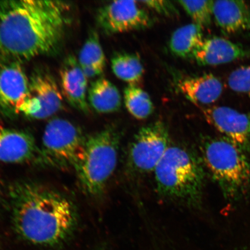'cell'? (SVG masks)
Segmentation results:
<instances>
[{"label":"cell","mask_w":250,"mask_h":250,"mask_svg":"<svg viewBox=\"0 0 250 250\" xmlns=\"http://www.w3.org/2000/svg\"><path fill=\"white\" fill-rule=\"evenodd\" d=\"M250 51L240 43L219 37L203 40L192 59L200 65H217L247 57Z\"/></svg>","instance_id":"obj_14"},{"label":"cell","mask_w":250,"mask_h":250,"mask_svg":"<svg viewBox=\"0 0 250 250\" xmlns=\"http://www.w3.org/2000/svg\"><path fill=\"white\" fill-rule=\"evenodd\" d=\"M121 133L109 125L86 138L83 152L75 168L81 187L86 195L102 194L116 168Z\"/></svg>","instance_id":"obj_5"},{"label":"cell","mask_w":250,"mask_h":250,"mask_svg":"<svg viewBox=\"0 0 250 250\" xmlns=\"http://www.w3.org/2000/svg\"><path fill=\"white\" fill-rule=\"evenodd\" d=\"M177 85L180 92L197 105L212 104L220 98L223 90L221 81L212 74L186 77Z\"/></svg>","instance_id":"obj_16"},{"label":"cell","mask_w":250,"mask_h":250,"mask_svg":"<svg viewBox=\"0 0 250 250\" xmlns=\"http://www.w3.org/2000/svg\"><path fill=\"white\" fill-rule=\"evenodd\" d=\"M78 62L87 78L101 76L105 67V57L99 34L95 30L89 34L81 48Z\"/></svg>","instance_id":"obj_18"},{"label":"cell","mask_w":250,"mask_h":250,"mask_svg":"<svg viewBox=\"0 0 250 250\" xmlns=\"http://www.w3.org/2000/svg\"><path fill=\"white\" fill-rule=\"evenodd\" d=\"M29 79L21 64H0V109L6 114L17 115L29 89Z\"/></svg>","instance_id":"obj_11"},{"label":"cell","mask_w":250,"mask_h":250,"mask_svg":"<svg viewBox=\"0 0 250 250\" xmlns=\"http://www.w3.org/2000/svg\"><path fill=\"white\" fill-rule=\"evenodd\" d=\"M9 195L12 226L24 241L56 246L76 229V206L60 192L42 184L21 181L11 187Z\"/></svg>","instance_id":"obj_2"},{"label":"cell","mask_w":250,"mask_h":250,"mask_svg":"<svg viewBox=\"0 0 250 250\" xmlns=\"http://www.w3.org/2000/svg\"><path fill=\"white\" fill-rule=\"evenodd\" d=\"M181 7L192 19L193 23L203 28L207 27L211 23L213 17L214 1H179Z\"/></svg>","instance_id":"obj_22"},{"label":"cell","mask_w":250,"mask_h":250,"mask_svg":"<svg viewBox=\"0 0 250 250\" xmlns=\"http://www.w3.org/2000/svg\"><path fill=\"white\" fill-rule=\"evenodd\" d=\"M62 96L51 74L37 71L30 78L29 89L17 115L34 120L48 118L62 108Z\"/></svg>","instance_id":"obj_8"},{"label":"cell","mask_w":250,"mask_h":250,"mask_svg":"<svg viewBox=\"0 0 250 250\" xmlns=\"http://www.w3.org/2000/svg\"><path fill=\"white\" fill-rule=\"evenodd\" d=\"M60 77L62 95L67 101L78 110L85 113L89 112V105L87 101L88 78L74 56H68L62 62Z\"/></svg>","instance_id":"obj_13"},{"label":"cell","mask_w":250,"mask_h":250,"mask_svg":"<svg viewBox=\"0 0 250 250\" xmlns=\"http://www.w3.org/2000/svg\"><path fill=\"white\" fill-rule=\"evenodd\" d=\"M111 62L112 72L119 79L129 85H136L142 80L145 68L138 55L118 52L112 56Z\"/></svg>","instance_id":"obj_20"},{"label":"cell","mask_w":250,"mask_h":250,"mask_svg":"<svg viewBox=\"0 0 250 250\" xmlns=\"http://www.w3.org/2000/svg\"><path fill=\"white\" fill-rule=\"evenodd\" d=\"M204 167L202 159L192 149L170 146L154 171L156 190L166 199L198 208L204 188Z\"/></svg>","instance_id":"obj_3"},{"label":"cell","mask_w":250,"mask_h":250,"mask_svg":"<svg viewBox=\"0 0 250 250\" xmlns=\"http://www.w3.org/2000/svg\"><path fill=\"white\" fill-rule=\"evenodd\" d=\"M202 159L225 198L236 201L250 190V161L245 152L221 137H207L201 144Z\"/></svg>","instance_id":"obj_4"},{"label":"cell","mask_w":250,"mask_h":250,"mask_svg":"<svg viewBox=\"0 0 250 250\" xmlns=\"http://www.w3.org/2000/svg\"><path fill=\"white\" fill-rule=\"evenodd\" d=\"M0 192H1V186H0Z\"/></svg>","instance_id":"obj_25"},{"label":"cell","mask_w":250,"mask_h":250,"mask_svg":"<svg viewBox=\"0 0 250 250\" xmlns=\"http://www.w3.org/2000/svg\"><path fill=\"white\" fill-rule=\"evenodd\" d=\"M124 98L127 111L137 120H145L154 112V104L148 94L136 85L125 87Z\"/></svg>","instance_id":"obj_21"},{"label":"cell","mask_w":250,"mask_h":250,"mask_svg":"<svg viewBox=\"0 0 250 250\" xmlns=\"http://www.w3.org/2000/svg\"><path fill=\"white\" fill-rule=\"evenodd\" d=\"M97 23L108 35L147 29L153 21L136 1H114L103 6L97 13Z\"/></svg>","instance_id":"obj_9"},{"label":"cell","mask_w":250,"mask_h":250,"mask_svg":"<svg viewBox=\"0 0 250 250\" xmlns=\"http://www.w3.org/2000/svg\"><path fill=\"white\" fill-rule=\"evenodd\" d=\"M158 14L165 17H172L179 14L177 9L173 3L165 0H148V1H138Z\"/></svg>","instance_id":"obj_24"},{"label":"cell","mask_w":250,"mask_h":250,"mask_svg":"<svg viewBox=\"0 0 250 250\" xmlns=\"http://www.w3.org/2000/svg\"><path fill=\"white\" fill-rule=\"evenodd\" d=\"M40 158V149L29 132L0 125V162L24 163Z\"/></svg>","instance_id":"obj_12"},{"label":"cell","mask_w":250,"mask_h":250,"mask_svg":"<svg viewBox=\"0 0 250 250\" xmlns=\"http://www.w3.org/2000/svg\"><path fill=\"white\" fill-rule=\"evenodd\" d=\"M202 28L195 23L188 24L174 31L169 42L170 51L181 58H192L204 40Z\"/></svg>","instance_id":"obj_19"},{"label":"cell","mask_w":250,"mask_h":250,"mask_svg":"<svg viewBox=\"0 0 250 250\" xmlns=\"http://www.w3.org/2000/svg\"><path fill=\"white\" fill-rule=\"evenodd\" d=\"M87 101L94 110L101 114L116 112L122 104L121 95L117 86L103 77L90 84Z\"/></svg>","instance_id":"obj_17"},{"label":"cell","mask_w":250,"mask_h":250,"mask_svg":"<svg viewBox=\"0 0 250 250\" xmlns=\"http://www.w3.org/2000/svg\"><path fill=\"white\" fill-rule=\"evenodd\" d=\"M86 138L71 122L55 118L46 125L43 132L40 160L75 168L82 158Z\"/></svg>","instance_id":"obj_6"},{"label":"cell","mask_w":250,"mask_h":250,"mask_svg":"<svg viewBox=\"0 0 250 250\" xmlns=\"http://www.w3.org/2000/svg\"><path fill=\"white\" fill-rule=\"evenodd\" d=\"M167 125L161 121L143 126L134 136L128 151L127 165L137 174L154 171L170 145Z\"/></svg>","instance_id":"obj_7"},{"label":"cell","mask_w":250,"mask_h":250,"mask_svg":"<svg viewBox=\"0 0 250 250\" xmlns=\"http://www.w3.org/2000/svg\"><path fill=\"white\" fill-rule=\"evenodd\" d=\"M60 1H0V64L23 62L54 51L68 22Z\"/></svg>","instance_id":"obj_1"},{"label":"cell","mask_w":250,"mask_h":250,"mask_svg":"<svg viewBox=\"0 0 250 250\" xmlns=\"http://www.w3.org/2000/svg\"><path fill=\"white\" fill-rule=\"evenodd\" d=\"M228 84L233 91L250 97V65L233 71L228 77Z\"/></svg>","instance_id":"obj_23"},{"label":"cell","mask_w":250,"mask_h":250,"mask_svg":"<svg viewBox=\"0 0 250 250\" xmlns=\"http://www.w3.org/2000/svg\"><path fill=\"white\" fill-rule=\"evenodd\" d=\"M201 109L206 121L223 136V138L244 152H250V113H243L227 106Z\"/></svg>","instance_id":"obj_10"},{"label":"cell","mask_w":250,"mask_h":250,"mask_svg":"<svg viewBox=\"0 0 250 250\" xmlns=\"http://www.w3.org/2000/svg\"><path fill=\"white\" fill-rule=\"evenodd\" d=\"M213 18L226 35L250 37V8L244 1H214Z\"/></svg>","instance_id":"obj_15"}]
</instances>
